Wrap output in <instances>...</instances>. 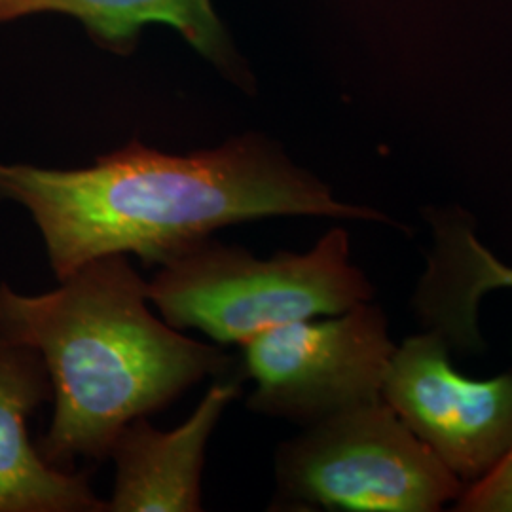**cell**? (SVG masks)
Listing matches in <instances>:
<instances>
[{
	"instance_id": "8fae6325",
	"label": "cell",
	"mask_w": 512,
	"mask_h": 512,
	"mask_svg": "<svg viewBox=\"0 0 512 512\" xmlns=\"http://www.w3.org/2000/svg\"><path fill=\"white\" fill-rule=\"evenodd\" d=\"M465 249L473 255L469 258V266L473 270L471 274V285L463 293V308L461 313L467 317V311H475L476 302L480 296L497 287H511L512 289V268L505 266L501 260H497L492 253H488L473 236H467Z\"/></svg>"
},
{
	"instance_id": "ba28073f",
	"label": "cell",
	"mask_w": 512,
	"mask_h": 512,
	"mask_svg": "<svg viewBox=\"0 0 512 512\" xmlns=\"http://www.w3.org/2000/svg\"><path fill=\"white\" fill-rule=\"evenodd\" d=\"M52 401V382L35 349L0 336V512H107L88 476L59 469L29 439L27 421Z\"/></svg>"
},
{
	"instance_id": "7a4b0ae2",
	"label": "cell",
	"mask_w": 512,
	"mask_h": 512,
	"mask_svg": "<svg viewBox=\"0 0 512 512\" xmlns=\"http://www.w3.org/2000/svg\"><path fill=\"white\" fill-rule=\"evenodd\" d=\"M150 306L148 281L128 255L93 258L50 293L0 285V336L35 349L50 374L54 418L38 450L55 467L109 459L126 423L164 410L203 378L238 370Z\"/></svg>"
},
{
	"instance_id": "9c48e42d",
	"label": "cell",
	"mask_w": 512,
	"mask_h": 512,
	"mask_svg": "<svg viewBox=\"0 0 512 512\" xmlns=\"http://www.w3.org/2000/svg\"><path fill=\"white\" fill-rule=\"evenodd\" d=\"M38 14L78 19L97 42L112 48L129 46L143 25L165 23L224 73L239 76L238 57L213 0H0V23Z\"/></svg>"
},
{
	"instance_id": "3957f363",
	"label": "cell",
	"mask_w": 512,
	"mask_h": 512,
	"mask_svg": "<svg viewBox=\"0 0 512 512\" xmlns=\"http://www.w3.org/2000/svg\"><path fill=\"white\" fill-rule=\"evenodd\" d=\"M374 289L349 260V236L332 228L304 253L256 258L241 245L205 238L160 264L148 300L173 329H196L219 344L370 302Z\"/></svg>"
},
{
	"instance_id": "5b68a950",
	"label": "cell",
	"mask_w": 512,
	"mask_h": 512,
	"mask_svg": "<svg viewBox=\"0 0 512 512\" xmlns=\"http://www.w3.org/2000/svg\"><path fill=\"white\" fill-rule=\"evenodd\" d=\"M255 382L247 408L302 425L382 399L395 346L384 311L370 302L260 332L241 344Z\"/></svg>"
},
{
	"instance_id": "277c9868",
	"label": "cell",
	"mask_w": 512,
	"mask_h": 512,
	"mask_svg": "<svg viewBox=\"0 0 512 512\" xmlns=\"http://www.w3.org/2000/svg\"><path fill=\"white\" fill-rule=\"evenodd\" d=\"M275 469L283 499L338 511H439L465 490L384 399L311 423Z\"/></svg>"
},
{
	"instance_id": "30bf717a",
	"label": "cell",
	"mask_w": 512,
	"mask_h": 512,
	"mask_svg": "<svg viewBox=\"0 0 512 512\" xmlns=\"http://www.w3.org/2000/svg\"><path fill=\"white\" fill-rule=\"evenodd\" d=\"M458 511L512 512V446L490 475L459 495Z\"/></svg>"
},
{
	"instance_id": "8992f818",
	"label": "cell",
	"mask_w": 512,
	"mask_h": 512,
	"mask_svg": "<svg viewBox=\"0 0 512 512\" xmlns=\"http://www.w3.org/2000/svg\"><path fill=\"white\" fill-rule=\"evenodd\" d=\"M382 399L465 484L490 475L512 446V374L471 380L458 374L439 334L395 349Z\"/></svg>"
},
{
	"instance_id": "52a82bcc",
	"label": "cell",
	"mask_w": 512,
	"mask_h": 512,
	"mask_svg": "<svg viewBox=\"0 0 512 512\" xmlns=\"http://www.w3.org/2000/svg\"><path fill=\"white\" fill-rule=\"evenodd\" d=\"M241 395V378L222 376L188 420L171 431L148 416L126 423L112 442L114 488L109 512H198L209 439L224 410Z\"/></svg>"
},
{
	"instance_id": "6da1fadb",
	"label": "cell",
	"mask_w": 512,
	"mask_h": 512,
	"mask_svg": "<svg viewBox=\"0 0 512 512\" xmlns=\"http://www.w3.org/2000/svg\"><path fill=\"white\" fill-rule=\"evenodd\" d=\"M0 200L27 209L57 281L93 258L164 264L219 228L270 217L389 219L340 202L262 135L190 154L131 141L80 169L0 162Z\"/></svg>"
}]
</instances>
